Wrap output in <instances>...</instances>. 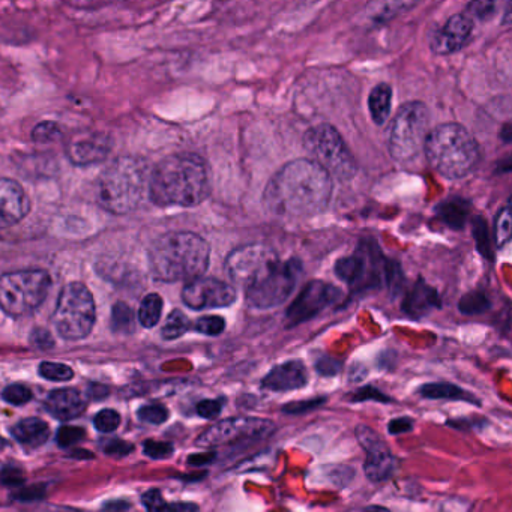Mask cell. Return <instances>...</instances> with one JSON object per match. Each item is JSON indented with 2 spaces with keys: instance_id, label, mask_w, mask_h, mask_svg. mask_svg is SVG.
<instances>
[{
  "instance_id": "cell-1",
  "label": "cell",
  "mask_w": 512,
  "mask_h": 512,
  "mask_svg": "<svg viewBox=\"0 0 512 512\" xmlns=\"http://www.w3.org/2000/svg\"><path fill=\"white\" fill-rule=\"evenodd\" d=\"M332 196V178L313 160H295L275 173L266 187V208L287 217H313L325 211Z\"/></svg>"
},
{
  "instance_id": "cell-2",
  "label": "cell",
  "mask_w": 512,
  "mask_h": 512,
  "mask_svg": "<svg viewBox=\"0 0 512 512\" xmlns=\"http://www.w3.org/2000/svg\"><path fill=\"white\" fill-rule=\"evenodd\" d=\"M211 193L209 170L202 157L178 154L164 158L152 170L151 199L158 206L193 208Z\"/></svg>"
},
{
  "instance_id": "cell-3",
  "label": "cell",
  "mask_w": 512,
  "mask_h": 512,
  "mask_svg": "<svg viewBox=\"0 0 512 512\" xmlns=\"http://www.w3.org/2000/svg\"><path fill=\"white\" fill-rule=\"evenodd\" d=\"M211 259V247L193 232H169L149 248V266L157 280L166 283L196 280L205 274Z\"/></svg>"
},
{
  "instance_id": "cell-4",
  "label": "cell",
  "mask_w": 512,
  "mask_h": 512,
  "mask_svg": "<svg viewBox=\"0 0 512 512\" xmlns=\"http://www.w3.org/2000/svg\"><path fill=\"white\" fill-rule=\"evenodd\" d=\"M152 170L145 158H116L98 178V202L116 215L136 211L151 197Z\"/></svg>"
},
{
  "instance_id": "cell-5",
  "label": "cell",
  "mask_w": 512,
  "mask_h": 512,
  "mask_svg": "<svg viewBox=\"0 0 512 512\" xmlns=\"http://www.w3.org/2000/svg\"><path fill=\"white\" fill-rule=\"evenodd\" d=\"M424 151L431 167L449 179L464 178L479 161L475 137L458 124H443L431 130Z\"/></svg>"
},
{
  "instance_id": "cell-6",
  "label": "cell",
  "mask_w": 512,
  "mask_h": 512,
  "mask_svg": "<svg viewBox=\"0 0 512 512\" xmlns=\"http://www.w3.org/2000/svg\"><path fill=\"white\" fill-rule=\"evenodd\" d=\"M97 319L94 296L83 283H70L59 293L53 325L64 340H83Z\"/></svg>"
},
{
  "instance_id": "cell-7",
  "label": "cell",
  "mask_w": 512,
  "mask_h": 512,
  "mask_svg": "<svg viewBox=\"0 0 512 512\" xmlns=\"http://www.w3.org/2000/svg\"><path fill=\"white\" fill-rule=\"evenodd\" d=\"M52 278L43 269H28L5 274L0 281V305L8 316L34 313L49 295Z\"/></svg>"
},
{
  "instance_id": "cell-8",
  "label": "cell",
  "mask_w": 512,
  "mask_h": 512,
  "mask_svg": "<svg viewBox=\"0 0 512 512\" xmlns=\"http://www.w3.org/2000/svg\"><path fill=\"white\" fill-rule=\"evenodd\" d=\"M428 134L427 107L418 101L406 103L392 119L389 152L400 163H409L425 149Z\"/></svg>"
},
{
  "instance_id": "cell-9",
  "label": "cell",
  "mask_w": 512,
  "mask_h": 512,
  "mask_svg": "<svg viewBox=\"0 0 512 512\" xmlns=\"http://www.w3.org/2000/svg\"><path fill=\"white\" fill-rule=\"evenodd\" d=\"M304 146L313 161L338 179L352 178L355 160L340 133L328 124L317 125L305 133Z\"/></svg>"
},
{
  "instance_id": "cell-10",
  "label": "cell",
  "mask_w": 512,
  "mask_h": 512,
  "mask_svg": "<svg viewBox=\"0 0 512 512\" xmlns=\"http://www.w3.org/2000/svg\"><path fill=\"white\" fill-rule=\"evenodd\" d=\"M302 263L298 259L280 260L253 286L245 290L247 301L257 310H269L283 304L298 284Z\"/></svg>"
},
{
  "instance_id": "cell-11",
  "label": "cell",
  "mask_w": 512,
  "mask_h": 512,
  "mask_svg": "<svg viewBox=\"0 0 512 512\" xmlns=\"http://www.w3.org/2000/svg\"><path fill=\"white\" fill-rule=\"evenodd\" d=\"M278 262L280 257L274 248L263 242H256L232 251L226 260V272L233 283L247 290Z\"/></svg>"
},
{
  "instance_id": "cell-12",
  "label": "cell",
  "mask_w": 512,
  "mask_h": 512,
  "mask_svg": "<svg viewBox=\"0 0 512 512\" xmlns=\"http://www.w3.org/2000/svg\"><path fill=\"white\" fill-rule=\"evenodd\" d=\"M274 431L275 424L269 419L229 418L209 427L205 433L200 434L196 443L202 448L239 445V443L265 439Z\"/></svg>"
},
{
  "instance_id": "cell-13",
  "label": "cell",
  "mask_w": 512,
  "mask_h": 512,
  "mask_svg": "<svg viewBox=\"0 0 512 512\" xmlns=\"http://www.w3.org/2000/svg\"><path fill=\"white\" fill-rule=\"evenodd\" d=\"M182 301L197 311L229 307L236 301V290L217 278L200 277L185 284Z\"/></svg>"
},
{
  "instance_id": "cell-14",
  "label": "cell",
  "mask_w": 512,
  "mask_h": 512,
  "mask_svg": "<svg viewBox=\"0 0 512 512\" xmlns=\"http://www.w3.org/2000/svg\"><path fill=\"white\" fill-rule=\"evenodd\" d=\"M356 437H358L362 448L367 452L364 463L365 476L371 482H383L391 478L395 469H397V460H395L385 442L370 427H365V425H359L356 428Z\"/></svg>"
},
{
  "instance_id": "cell-15",
  "label": "cell",
  "mask_w": 512,
  "mask_h": 512,
  "mask_svg": "<svg viewBox=\"0 0 512 512\" xmlns=\"http://www.w3.org/2000/svg\"><path fill=\"white\" fill-rule=\"evenodd\" d=\"M338 298H340V292L331 284L325 281H311L287 310L286 317L290 326L313 319L320 311L334 304Z\"/></svg>"
},
{
  "instance_id": "cell-16",
  "label": "cell",
  "mask_w": 512,
  "mask_h": 512,
  "mask_svg": "<svg viewBox=\"0 0 512 512\" xmlns=\"http://www.w3.org/2000/svg\"><path fill=\"white\" fill-rule=\"evenodd\" d=\"M112 137L106 133H80L68 142L67 157L76 166L101 163L112 151Z\"/></svg>"
},
{
  "instance_id": "cell-17",
  "label": "cell",
  "mask_w": 512,
  "mask_h": 512,
  "mask_svg": "<svg viewBox=\"0 0 512 512\" xmlns=\"http://www.w3.org/2000/svg\"><path fill=\"white\" fill-rule=\"evenodd\" d=\"M31 212V200L19 182L4 178L0 181V226H14Z\"/></svg>"
},
{
  "instance_id": "cell-18",
  "label": "cell",
  "mask_w": 512,
  "mask_h": 512,
  "mask_svg": "<svg viewBox=\"0 0 512 512\" xmlns=\"http://www.w3.org/2000/svg\"><path fill=\"white\" fill-rule=\"evenodd\" d=\"M473 31L472 17L455 14L446 25L431 38V50L436 55H451L463 49Z\"/></svg>"
},
{
  "instance_id": "cell-19",
  "label": "cell",
  "mask_w": 512,
  "mask_h": 512,
  "mask_svg": "<svg viewBox=\"0 0 512 512\" xmlns=\"http://www.w3.org/2000/svg\"><path fill=\"white\" fill-rule=\"evenodd\" d=\"M307 382L305 365L301 361H289L272 368L263 379L262 385L269 391L286 392L304 388Z\"/></svg>"
},
{
  "instance_id": "cell-20",
  "label": "cell",
  "mask_w": 512,
  "mask_h": 512,
  "mask_svg": "<svg viewBox=\"0 0 512 512\" xmlns=\"http://www.w3.org/2000/svg\"><path fill=\"white\" fill-rule=\"evenodd\" d=\"M46 409L56 419L70 421L82 415L83 410L86 409V401L76 389H55L47 397Z\"/></svg>"
},
{
  "instance_id": "cell-21",
  "label": "cell",
  "mask_w": 512,
  "mask_h": 512,
  "mask_svg": "<svg viewBox=\"0 0 512 512\" xmlns=\"http://www.w3.org/2000/svg\"><path fill=\"white\" fill-rule=\"evenodd\" d=\"M11 434L20 445L28 446V448H38L49 440L50 428L49 424L43 419L28 418L14 425Z\"/></svg>"
},
{
  "instance_id": "cell-22",
  "label": "cell",
  "mask_w": 512,
  "mask_h": 512,
  "mask_svg": "<svg viewBox=\"0 0 512 512\" xmlns=\"http://www.w3.org/2000/svg\"><path fill=\"white\" fill-rule=\"evenodd\" d=\"M418 392L422 397L430 398V400H460L467 401V403L479 404L478 400H476L472 394L464 391V389L458 388V386L452 385V383H425V385H422L421 388L418 389Z\"/></svg>"
},
{
  "instance_id": "cell-23",
  "label": "cell",
  "mask_w": 512,
  "mask_h": 512,
  "mask_svg": "<svg viewBox=\"0 0 512 512\" xmlns=\"http://www.w3.org/2000/svg\"><path fill=\"white\" fill-rule=\"evenodd\" d=\"M437 305H439L437 293L430 287L419 286L415 287L412 293L407 296L403 308L409 316L421 317L427 314L431 308H436Z\"/></svg>"
},
{
  "instance_id": "cell-24",
  "label": "cell",
  "mask_w": 512,
  "mask_h": 512,
  "mask_svg": "<svg viewBox=\"0 0 512 512\" xmlns=\"http://www.w3.org/2000/svg\"><path fill=\"white\" fill-rule=\"evenodd\" d=\"M392 106V89L391 86L382 83L377 85L371 91L368 97V109H370L371 118L374 124L383 125L388 121L389 113H391Z\"/></svg>"
},
{
  "instance_id": "cell-25",
  "label": "cell",
  "mask_w": 512,
  "mask_h": 512,
  "mask_svg": "<svg viewBox=\"0 0 512 512\" xmlns=\"http://www.w3.org/2000/svg\"><path fill=\"white\" fill-rule=\"evenodd\" d=\"M142 500L148 512H199L194 503H167L160 490L146 491Z\"/></svg>"
},
{
  "instance_id": "cell-26",
  "label": "cell",
  "mask_w": 512,
  "mask_h": 512,
  "mask_svg": "<svg viewBox=\"0 0 512 512\" xmlns=\"http://www.w3.org/2000/svg\"><path fill=\"white\" fill-rule=\"evenodd\" d=\"M335 274L347 284H355L364 278L365 262L361 256L343 257L335 265Z\"/></svg>"
},
{
  "instance_id": "cell-27",
  "label": "cell",
  "mask_w": 512,
  "mask_h": 512,
  "mask_svg": "<svg viewBox=\"0 0 512 512\" xmlns=\"http://www.w3.org/2000/svg\"><path fill=\"white\" fill-rule=\"evenodd\" d=\"M163 298L157 293H149L143 298L139 308V322L145 328L151 329L160 322L163 313Z\"/></svg>"
},
{
  "instance_id": "cell-28",
  "label": "cell",
  "mask_w": 512,
  "mask_h": 512,
  "mask_svg": "<svg viewBox=\"0 0 512 512\" xmlns=\"http://www.w3.org/2000/svg\"><path fill=\"white\" fill-rule=\"evenodd\" d=\"M190 328V319H188L182 311L175 310L172 311V314H170L169 317H167L166 325L163 326L161 334H163L164 340H176V338L187 334V331Z\"/></svg>"
},
{
  "instance_id": "cell-29",
  "label": "cell",
  "mask_w": 512,
  "mask_h": 512,
  "mask_svg": "<svg viewBox=\"0 0 512 512\" xmlns=\"http://www.w3.org/2000/svg\"><path fill=\"white\" fill-rule=\"evenodd\" d=\"M112 329L121 334L134 332V313L127 304L118 302L112 311Z\"/></svg>"
},
{
  "instance_id": "cell-30",
  "label": "cell",
  "mask_w": 512,
  "mask_h": 512,
  "mask_svg": "<svg viewBox=\"0 0 512 512\" xmlns=\"http://www.w3.org/2000/svg\"><path fill=\"white\" fill-rule=\"evenodd\" d=\"M494 238L499 247H505L512 239V211L509 208L502 209L497 214L494 224Z\"/></svg>"
},
{
  "instance_id": "cell-31",
  "label": "cell",
  "mask_w": 512,
  "mask_h": 512,
  "mask_svg": "<svg viewBox=\"0 0 512 512\" xmlns=\"http://www.w3.org/2000/svg\"><path fill=\"white\" fill-rule=\"evenodd\" d=\"M38 371L41 377L52 382H68L74 376V371L68 365L59 362H43Z\"/></svg>"
},
{
  "instance_id": "cell-32",
  "label": "cell",
  "mask_w": 512,
  "mask_h": 512,
  "mask_svg": "<svg viewBox=\"0 0 512 512\" xmlns=\"http://www.w3.org/2000/svg\"><path fill=\"white\" fill-rule=\"evenodd\" d=\"M194 329L200 334L217 337V335L223 334L224 329H226V322L220 316L200 317L194 325Z\"/></svg>"
},
{
  "instance_id": "cell-33",
  "label": "cell",
  "mask_w": 512,
  "mask_h": 512,
  "mask_svg": "<svg viewBox=\"0 0 512 512\" xmlns=\"http://www.w3.org/2000/svg\"><path fill=\"white\" fill-rule=\"evenodd\" d=\"M121 424V415L116 410L104 409L94 419L95 428L101 433H112Z\"/></svg>"
},
{
  "instance_id": "cell-34",
  "label": "cell",
  "mask_w": 512,
  "mask_h": 512,
  "mask_svg": "<svg viewBox=\"0 0 512 512\" xmlns=\"http://www.w3.org/2000/svg\"><path fill=\"white\" fill-rule=\"evenodd\" d=\"M62 136L61 128L55 122H43L32 131V140L37 143L56 142Z\"/></svg>"
},
{
  "instance_id": "cell-35",
  "label": "cell",
  "mask_w": 512,
  "mask_h": 512,
  "mask_svg": "<svg viewBox=\"0 0 512 512\" xmlns=\"http://www.w3.org/2000/svg\"><path fill=\"white\" fill-rule=\"evenodd\" d=\"M2 398H4L7 403L14 404V406H23V404L29 403V401L32 400V392L28 386L16 383V385L7 386V388L4 389Z\"/></svg>"
},
{
  "instance_id": "cell-36",
  "label": "cell",
  "mask_w": 512,
  "mask_h": 512,
  "mask_svg": "<svg viewBox=\"0 0 512 512\" xmlns=\"http://www.w3.org/2000/svg\"><path fill=\"white\" fill-rule=\"evenodd\" d=\"M139 418L148 424L160 425L167 421L169 412L161 404H149V406L140 407Z\"/></svg>"
},
{
  "instance_id": "cell-37",
  "label": "cell",
  "mask_w": 512,
  "mask_h": 512,
  "mask_svg": "<svg viewBox=\"0 0 512 512\" xmlns=\"http://www.w3.org/2000/svg\"><path fill=\"white\" fill-rule=\"evenodd\" d=\"M83 437H85V430L83 428L65 425V427L59 428L58 434H56V442L62 448H70V446L80 442Z\"/></svg>"
},
{
  "instance_id": "cell-38",
  "label": "cell",
  "mask_w": 512,
  "mask_h": 512,
  "mask_svg": "<svg viewBox=\"0 0 512 512\" xmlns=\"http://www.w3.org/2000/svg\"><path fill=\"white\" fill-rule=\"evenodd\" d=\"M145 454L154 460H163V458L170 457L173 454V445L169 442H157V440H146Z\"/></svg>"
},
{
  "instance_id": "cell-39",
  "label": "cell",
  "mask_w": 512,
  "mask_h": 512,
  "mask_svg": "<svg viewBox=\"0 0 512 512\" xmlns=\"http://www.w3.org/2000/svg\"><path fill=\"white\" fill-rule=\"evenodd\" d=\"M2 484L8 485V487H20V485L25 484L22 469L14 466V464H4V467H2Z\"/></svg>"
},
{
  "instance_id": "cell-40",
  "label": "cell",
  "mask_w": 512,
  "mask_h": 512,
  "mask_svg": "<svg viewBox=\"0 0 512 512\" xmlns=\"http://www.w3.org/2000/svg\"><path fill=\"white\" fill-rule=\"evenodd\" d=\"M326 398H313V400L295 401V403L287 404L283 407V412L289 415H301V413L308 412V410L316 409L325 403Z\"/></svg>"
},
{
  "instance_id": "cell-41",
  "label": "cell",
  "mask_w": 512,
  "mask_h": 512,
  "mask_svg": "<svg viewBox=\"0 0 512 512\" xmlns=\"http://www.w3.org/2000/svg\"><path fill=\"white\" fill-rule=\"evenodd\" d=\"M103 448L106 454L113 455V457H125V455L133 451L134 446L131 443L125 442V440L110 439L104 443Z\"/></svg>"
},
{
  "instance_id": "cell-42",
  "label": "cell",
  "mask_w": 512,
  "mask_h": 512,
  "mask_svg": "<svg viewBox=\"0 0 512 512\" xmlns=\"http://www.w3.org/2000/svg\"><path fill=\"white\" fill-rule=\"evenodd\" d=\"M485 307H487V302H485V298L476 295V293H473V295L470 296H466V298L461 299L460 302V310L466 314L481 313V311L485 310Z\"/></svg>"
},
{
  "instance_id": "cell-43",
  "label": "cell",
  "mask_w": 512,
  "mask_h": 512,
  "mask_svg": "<svg viewBox=\"0 0 512 512\" xmlns=\"http://www.w3.org/2000/svg\"><path fill=\"white\" fill-rule=\"evenodd\" d=\"M365 400H376L380 403H389L391 398L383 395L382 392L377 391L373 386H365V388L358 389L356 394L352 395V401H365Z\"/></svg>"
},
{
  "instance_id": "cell-44",
  "label": "cell",
  "mask_w": 512,
  "mask_h": 512,
  "mask_svg": "<svg viewBox=\"0 0 512 512\" xmlns=\"http://www.w3.org/2000/svg\"><path fill=\"white\" fill-rule=\"evenodd\" d=\"M46 496V488L40 485H32V487L20 488L17 493L13 494V499L22 500V502H31V500H40Z\"/></svg>"
},
{
  "instance_id": "cell-45",
  "label": "cell",
  "mask_w": 512,
  "mask_h": 512,
  "mask_svg": "<svg viewBox=\"0 0 512 512\" xmlns=\"http://www.w3.org/2000/svg\"><path fill=\"white\" fill-rule=\"evenodd\" d=\"M221 409H223V404L218 400H203L197 404V413L205 419L217 418Z\"/></svg>"
},
{
  "instance_id": "cell-46",
  "label": "cell",
  "mask_w": 512,
  "mask_h": 512,
  "mask_svg": "<svg viewBox=\"0 0 512 512\" xmlns=\"http://www.w3.org/2000/svg\"><path fill=\"white\" fill-rule=\"evenodd\" d=\"M496 7L497 5L494 4V2H473V4H470L467 8H469L472 16L485 20L488 19V17L493 16Z\"/></svg>"
},
{
  "instance_id": "cell-47",
  "label": "cell",
  "mask_w": 512,
  "mask_h": 512,
  "mask_svg": "<svg viewBox=\"0 0 512 512\" xmlns=\"http://www.w3.org/2000/svg\"><path fill=\"white\" fill-rule=\"evenodd\" d=\"M31 343L34 344L35 347H38V349H50V347H53L55 341H53L49 331L38 328L34 329V332H32Z\"/></svg>"
},
{
  "instance_id": "cell-48",
  "label": "cell",
  "mask_w": 512,
  "mask_h": 512,
  "mask_svg": "<svg viewBox=\"0 0 512 512\" xmlns=\"http://www.w3.org/2000/svg\"><path fill=\"white\" fill-rule=\"evenodd\" d=\"M413 430V421L410 418L392 419L388 424V431L391 434L407 433Z\"/></svg>"
},
{
  "instance_id": "cell-49",
  "label": "cell",
  "mask_w": 512,
  "mask_h": 512,
  "mask_svg": "<svg viewBox=\"0 0 512 512\" xmlns=\"http://www.w3.org/2000/svg\"><path fill=\"white\" fill-rule=\"evenodd\" d=\"M317 371L320 374H325V376H334L340 371V362L331 358H322L317 362Z\"/></svg>"
},
{
  "instance_id": "cell-50",
  "label": "cell",
  "mask_w": 512,
  "mask_h": 512,
  "mask_svg": "<svg viewBox=\"0 0 512 512\" xmlns=\"http://www.w3.org/2000/svg\"><path fill=\"white\" fill-rule=\"evenodd\" d=\"M502 23L503 25H512V2L506 7L505 13H503Z\"/></svg>"
},
{
  "instance_id": "cell-51",
  "label": "cell",
  "mask_w": 512,
  "mask_h": 512,
  "mask_svg": "<svg viewBox=\"0 0 512 512\" xmlns=\"http://www.w3.org/2000/svg\"><path fill=\"white\" fill-rule=\"evenodd\" d=\"M362 512H391L388 508H385V506H379V505H373L368 506V508H365Z\"/></svg>"
},
{
  "instance_id": "cell-52",
  "label": "cell",
  "mask_w": 512,
  "mask_h": 512,
  "mask_svg": "<svg viewBox=\"0 0 512 512\" xmlns=\"http://www.w3.org/2000/svg\"><path fill=\"white\" fill-rule=\"evenodd\" d=\"M511 202H512V200H511Z\"/></svg>"
}]
</instances>
